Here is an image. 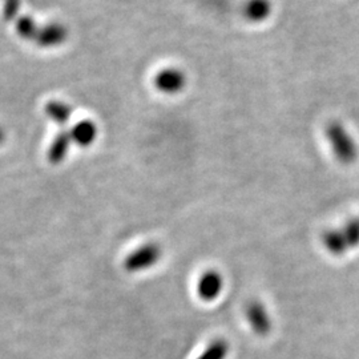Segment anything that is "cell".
<instances>
[{"mask_svg":"<svg viewBox=\"0 0 359 359\" xmlns=\"http://www.w3.org/2000/svg\"><path fill=\"white\" fill-rule=\"evenodd\" d=\"M323 247L334 256H342L359 245V217L350 220L337 229L328 230L322 234Z\"/></svg>","mask_w":359,"mask_h":359,"instance_id":"6da1fadb","label":"cell"},{"mask_svg":"<svg viewBox=\"0 0 359 359\" xmlns=\"http://www.w3.org/2000/svg\"><path fill=\"white\" fill-rule=\"evenodd\" d=\"M162 247L156 243H146L133 249L123 261V268L127 273L146 272L156 266L162 259Z\"/></svg>","mask_w":359,"mask_h":359,"instance_id":"7a4b0ae2","label":"cell"},{"mask_svg":"<svg viewBox=\"0 0 359 359\" xmlns=\"http://www.w3.org/2000/svg\"><path fill=\"white\" fill-rule=\"evenodd\" d=\"M326 137L331 145L334 156L342 164H351L357 158V146L341 123L333 121L326 127Z\"/></svg>","mask_w":359,"mask_h":359,"instance_id":"3957f363","label":"cell"},{"mask_svg":"<svg viewBox=\"0 0 359 359\" xmlns=\"http://www.w3.org/2000/svg\"><path fill=\"white\" fill-rule=\"evenodd\" d=\"M245 316L250 326L259 337L268 335L272 330V318L262 302L250 301L245 306Z\"/></svg>","mask_w":359,"mask_h":359,"instance_id":"277c9868","label":"cell"},{"mask_svg":"<svg viewBox=\"0 0 359 359\" xmlns=\"http://www.w3.org/2000/svg\"><path fill=\"white\" fill-rule=\"evenodd\" d=\"M225 281L222 274L217 270H206L199 277L196 293L204 302H213L222 294Z\"/></svg>","mask_w":359,"mask_h":359,"instance_id":"5b68a950","label":"cell"},{"mask_svg":"<svg viewBox=\"0 0 359 359\" xmlns=\"http://www.w3.org/2000/svg\"><path fill=\"white\" fill-rule=\"evenodd\" d=\"M229 350L228 341L215 339L204 349V351L196 359H227Z\"/></svg>","mask_w":359,"mask_h":359,"instance_id":"8992f818","label":"cell"},{"mask_svg":"<svg viewBox=\"0 0 359 359\" xmlns=\"http://www.w3.org/2000/svg\"><path fill=\"white\" fill-rule=\"evenodd\" d=\"M272 11V6L269 0H250L249 4L246 6V15L252 20H263L266 19Z\"/></svg>","mask_w":359,"mask_h":359,"instance_id":"52a82bcc","label":"cell"}]
</instances>
